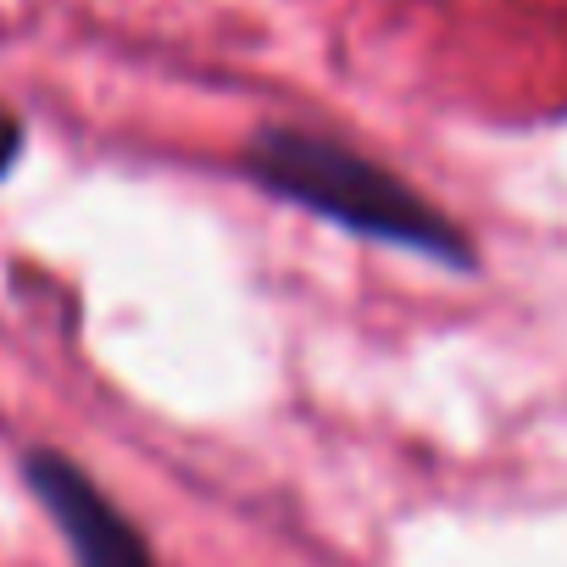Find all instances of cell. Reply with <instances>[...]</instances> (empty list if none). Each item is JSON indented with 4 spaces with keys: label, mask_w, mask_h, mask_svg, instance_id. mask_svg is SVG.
Returning a JSON list of instances; mask_svg holds the SVG:
<instances>
[{
    "label": "cell",
    "mask_w": 567,
    "mask_h": 567,
    "mask_svg": "<svg viewBox=\"0 0 567 567\" xmlns=\"http://www.w3.org/2000/svg\"><path fill=\"white\" fill-rule=\"evenodd\" d=\"M18 151H23V128H18V117H12V112H0V178L12 173Z\"/></svg>",
    "instance_id": "3"
},
{
    "label": "cell",
    "mask_w": 567,
    "mask_h": 567,
    "mask_svg": "<svg viewBox=\"0 0 567 567\" xmlns=\"http://www.w3.org/2000/svg\"><path fill=\"white\" fill-rule=\"evenodd\" d=\"M29 484L45 501V512L56 517L68 550L79 567H156L140 528L95 489V478L84 467H73L56 451H34L29 456Z\"/></svg>",
    "instance_id": "2"
},
{
    "label": "cell",
    "mask_w": 567,
    "mask_h": 567,
    "mask_svg": "<svg viewBox=\"0 0 567 567\" xmlns=\"http://www.w3.org/2000/svg\"><path fill=\"white\" fill-rule=\"evenodd\" d=\"M250 178L261 189H272L278 200L323 212L329 223H340L351 234L406 245L429 261L467 267V239L423 195H412L395 173L373 167L368 156H357L334 140L296 134V128H267L250 145Z\"/></svg>",
    "instance_id": "1"
}]
</instances>
